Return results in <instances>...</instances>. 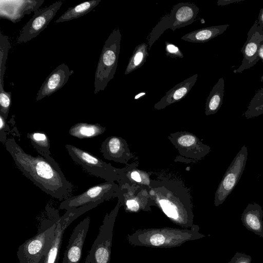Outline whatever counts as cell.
Here are the masks:
<instances>
[{
  "label": "cell",
  "instance_id": "1",
  "mask_svg": "<svg viewBox=\"0 0 263 263\" xmlns=\"http://www.w3.org/2000/svg\"><path fill=\"white\" fill-rule=\"evenodd\" d=\"M4 145L17 167L36 186L57 199L69 198L73 186L51 156L45 158L27 154L12 137Z\"/></svg>",
  "mask_w": 263,
  "mask_h": 263
},
{
  "label": "cell",
  "instance_id": "2",
  "mask_svg": "<svg viewBox=\"0 0 263 263\" xmlns=\"http://www.w3.org/2000/svg\"><path fill=\"white\" fill-rule=\"evenodd\" d=\"M199 230V227L195 224L189 229L167 227L138 229L132 234H128L126 239L134 246L171 248L205 237V235L200 233Z\"/></svg>",
  "mask_w": 263,
  "mask_h": 263
},
{
  "label": "cell",
  "instance_id": "3",
  "mask_svg": "<svg viewBox=\"0 0 263 263\" xmlns=\"http://www.w3.org/2000/svg\"><path fill=\"white\" fill-rule=\"evenodd\" d=\"M46 211L36 235L19 246L16 253L18 263H44L61 217L55 209L46 206Z\"/></svg>",
  "mask_w": 263,
  "mask_h": 263
},
{
  "label": "cell",
  "instance_id": "4",
  "mask_svg": "<svg viewBox=\"0 0 263 263\" xmlns=\"http://www.w3.org/2000/svg\"><path fill=\"white\" fill-rule=\"evenodd\" d=\"M121 34L118 28L113 30L103 47L95 74L94 93L104 90L117 69Z\"/></svg>",
  "mask_w": 263,
  "mask_h": 263
},
{
  "label": "cell",
  "instance_id": "5",
  "mask_svg": "<svg viewBox=\"0 0 263 263\" xmlns=\"http://www.w3.org/2000/svg\"><path fill=\"white\" fill-rule=\"evenodd\" d=\"M119 207L107 214L99 232L85 259V263H109L113 230Z\"/></svg>",
  "mask_w": 263,
  "mask_h": 263
},
{
  "label": "cell",
  "instance_id": "6",
  "mask_svg": "<svg viewBox=\"0 0 263 263\" xmlns=\"http://www.w3.org/2000/svg\"><path fill=\"white\" fill-rule=\"evenodd\" d=\"M248 158V148L243 145L226 172L215 194L216 206L221 204L231 193L242 175Z\"/></svg>",
  "mask_w": 263,
  "mask_h": 263
},
{
  "label": "cell",
  "instance_id": "7",
  "mask_svg": "<svg viewBox=\"0 0 263 263\" xmlns=\"http://www.w3.org/2000/svg\"><path fill=\"white\" fill-rule=\"evenodd\" d=\"M65 147L72 160L91 175L108 181L116 178L114 167L91 153L70 144Z\"/></svg>",
  "mask_w": 263,
  "mask_h": 263
},
{
  "label": "cell",
  "instance_id": "8",
  "mask_svg": "<svg viewBox=\"0 0 263 263\" xmlns=\"http://www.w3.org/2000/svg\"><path fill=\"white\" fill-rule=\"evenodd\" d=\"M62 5L63 2L58 1L35 11L22 29L17 43H26L37 36L47 28Z\"/></svg>",
  "mask_w": 263,
  "mask_h": 263
},
{
  "label": "cell",
  "instance_id": "9",
  "mask_svg": "<svg viewBox=\"0 0 263 263\" xmlns=\"http://www.w3.org/2000/svg\"><path fill=\"white\" fill-rule=\"evenodd\" d=\"M116 190L114 183L105 182L92 186L82 194L72 196L63 200L60 208L66 211L76 209L89 203L102 202L114 195Z\"/></svg>",
  "mask_w": 263,
  "mask_h": 263
},
{
  "label": "cell",
  "instance_id": "10",
  "mask_svg": "<svg viewBox=\"0 0 263 263\" xmlns=\"http://www.w3.org/2000/svg\"><path fill=\"white\" fill-rule=\"evenodd\" d=\"M102 202H96L68 210L60 217L55 229L54 238L51 247L48 253L44 263H58L59 253L64 232L70 224L80 216L96 207Z\"/></svg>",
  "mask_w": 263,
  "mask_h": 263
},
{
  "label": "cell",
  "instance_id": "11",
  "mask_svg": "<svg viewBox=\"0 0 263 263\" xmlns=\"http://www.w3.org/2000/svg\"><path fill=\"white\" fill-rule=\"evenodd\" d=\"M263 41V30L258 24L257 20L250 29L247 40L241 49L243 59L240 66L234 72L242 73L254 66L260 60L258 51Z\"/></svg>",
  "mask_w": 263,
  "mask_h": 263
},
{
  "label": "cell",
  "instance_id": "12",
  "mask_svg": "<svg viewBox=\"0 0 263 263\" xmlns=\"http://www.w3.org/2000/svg\"><path fill=\"white\" fill-rule=\"evenodd\" d=\"M44 2V0H1V18L15 23L25 15L39 10Z\"/></svg>",
  "mask_w": 263,
  "mask_h": 263
},
{
  "label": "cell",
  "instance_id": "13",
  "mask_svg": "<svg viewBox=\"0 0 263 263\" xmlns=\"http://www.w3.org/2000/svg\"><path fill=\"white\" fill-rule=\"evenodd\" d=\"M90 219L85 218L74 228L64 254L62 263H79Z\"/></svg>",
  "mask_w": 263,
  "mask_h": 263
},
{
  "label": "cell",
  "instance_id": "14",
  "mask_svg": "<svg viewBox=\"0 0 263 263\" xmlns=\"http://www.w3.org/2000/svg\"><path fill=\"white\" fill-rule=\"evenodd\" d=\"M199 8L194 3H179L176 4L170 13L164 15L168 29L175 31L193 23L199 12Z\"/></svg>",
  "mask_w": 263,
  "mask_h": 263
},
{
  "label": "cell",
  "instance_id": "15",
  "mask_svg": "<svg viewBox=\"0 0 263 263\" xmlns=\"http://www.w3.org/2000/svg\"><path fill=\"white\" fill-rule=\"evenodd\" d=\"M72 72L65 63L57 66L51 72L41 85L37 93L36 101L49 96L63 87L67 82Z\"/></svg>",
  "mask_w": 263,
  "mask_h": 263
},
{
  "label": "cell",
  "instance_id": "16",
  "mask_svg": "<svg viewBox=\"0 0 263 263\" xmlns=\"http://www.w3.org/2000/svg\"><path fill=\"white\" fill-rule=\"evenodd\" d=\"M197 77L198 74H195L174 86L155 105V108H163L182 100L191 90L197 81Z\"/></svg>",
  "mask_w": 263,
  "mask_h": 263
},
{
  "label": "cell",
  "instance_id": "17",
  "mask_svg": "<svg viewBox=\"0 0 263 263\" xmlns=\"http://www.w3.org/2000/svg\"><path fill=\"white\" fill-rule=\"evenodd\" d=\"M263 211L256 203H249L243 212L241 220L249 231L263 238Z\"/></svg>",
  "mask_w": 263,
  "mask_h": 263
},
{
  "label": "cell",
  "instance_id": "18",
  "mask_svg": "<svg viewBox=\"0 0 263 263\" xmlns=\"http://www.w3.org/2000/svg\"><path fill=\"white\" fill-rule=\"evenodd\" d=\"M229 26L224 24L202 28L184 34L181 39L192 43H205L222 34Z\"/></svg>",
  "mask_w": 263,
  "mask_h": 263
},
{
  "label": "cell",
  "instance_id": "19",
  "mask_svg": "<svg viewBox=\"0 0 263 263\" xmlns=\"http://www.w3.org/2000/svg\"><path fill=\"white\" fill-rule=\"evenodd\" d=\"M224 92V81L223 78L218 79L213 87L205 103L206 115L216 113L220 108L223 101Z\"/></svg>",
  "mask_w": 263,
  "mask_h": 263
},
{
  "label": "cell",
  "instance_id": "20",
  "mask_svg": "<svg viewBox=\"0 0 263 263\" xmlns=\"http://www.w3.org/2000/svg\"><path fill=\"white\" fill-rule=\"evenodd\" d=\"M105 130V127L98 123L79 122L72 125L68 133L72 137L79 139H87L101 135Z\"/></svg>",
  "mask_w": 263,
  "mask_h": 263
},
{
  "label": "cell",
  "instance_id": "21",
  "mask_svg": "<svg viewBox=\"0 0 263 263\" xmlns=\"http://www.w3.org/2000/svg\"><path fill=\"white\" fill-rule=\"evenodd\" d=\"M101 1V0L88 1L70 7L55 22H67L83 16L93 9Z\"/></svg>",
  "mask_w": 263,
  "mask_h": 263
},
{
  "label": "cell",
  "instance_id": "22",
  "mask_svg": "<svg viewBox=\"0 0 263 263\" xmlns=\"http://www.w3.org/2000/svg\"><path fill=\"white\" fill-rule=\"evenodd\" d=\"M27 136L40 155L45 158L51 155L50 140L45 133L35 131L28 133Z\"/></svg>",
  "mask_w": 263,
  "mask_h": 263
},
{
  "label": "cell",
  "instance_id": "23",
  "mask_svg": "<svg viewBox=\"0 0 263 263\" xmlns=\"http://www.w3.org/2000/svg\"><path fill=\"white\" fill-rule=\"evenodd\" d=\"M148 45L145 43H142L135 47L125 69V74H129L144 64L148 55Z\"/></svg>",
  "mask_w": 263,
  "mask_h": 263
},
{
  "label": "cell",
  "instance_id": "24",
  "mask_svg": "<svg viewBox=\"0 0 263 263\" xmlns=\"http://www.w3.org/2000/svg\"><path fill=\"white\" fill-rule=\"evenodd\" d=\"M121 150V141L116 137L108 138L101 145V152L104 157L108 159H117L120 156L119 154Z\"/></svg>",
  "mask_w": 263,
  "mask_h": 263
},
{
  "label": "cell",
  "instance_id": "25",
  "mask_svg": "<svg viewBox=\"0 0 263 263\" xmlns=\"http://www.w3.org/2000/svg\"><path fill=\"white\" fill-rule=\"evenodd\" d=\"M263 114V87L259 89L251 100L243 116L247 119Z\"/></svg>",
  "mask_w": 263,
  "mask_h": 263
},
{
  "label": "cell",
  "instance_id": "26",
  "mask_svg": "<svg viewBox=\"0 0 263 263\" xmlns=\"http://www.w3.org/2000/svg\"><path fill=\"white\" fill-rule=\"evenodd\" d=\"M10 47L8 37L0 33V92L5 91L4 88V77L5 70V64L8 53Z\"/></svg>",
  "mask_w": 263,
  "mask_h": 263
},
{
  "label": "cell",
  "instance_id": "27",
  "mask_svg": "<svg viewBox=\"0 0 263 263\" xmlns=\"http://www.w3.org/2000/svg\"><path fill=\"white\" fill-rule=\"evenodd\" d=\"M11 101V92H0V115L7 120Z\"/></svg>",
  "mask_w": 263,
  "mask_h": 263
},
{
  "label": "cell",
  "instance_id": "28",
  "mask_svg": "<svg viewBox=\"0 0 263 263\" xmlns=\"http://www.w3.org/2000/svg\"><path fill=\"white\" fill-rule=\"evenodd\" d=\"M165 52L166 55L167 57H170L173 58H183V54L180 49L175 45L165 42Z\"/></svg>",
  "mask_w": 263,
  "mask_h": 263
},
{
  "label": "cell",
  "instance_id": "29",
  "mask_svg": "<svg viewBox=\"0 0 263 263\" xmlns=\"http://www.w3.org/2000/svg\"><path fill=\"white\" fill-rule=\"evenodd\" d=\"M9 130L6 120L0 115V141L4 144L8 139L7 135L8 134Z\"/></svg>",
  "mask_w": 263,
  "mask_h": 263
},
{
  "label": "cell",
  "instance_id": "30",
  "mask_svg": "<svg viewBox=\"0 0 263 263\" xmlns=\"http://www.w3.org/2000/svg\"><path fill=\"white\" fill-rule=\"evenodd\" d=\"M252 258L244 253L236 252L228 263H251Z\"/></svg>",
  "mask_w": 263,
  "mask_h": 263
},
{
  "label": "cell",
  "instance_id": "31",
  "mask_svg": "<svg viewBox=\"0 0 263 263\" xmlns=\"http://www.w3.org/2000/svg\"><path fill=\"white\" fill-rule=\"evenodd\" d=\"M178 142L181 146H190L195 143L196 138L191 135H184L178 139Z\"/></svg>",
  "mask_w": 263,
  "mask_h": 263
},
{
  "label": "cell",
  "instance_id": "32",
  "mask_svg": "<svg viewBox=\"0 0 263 263\" xmlns=\"http://www.w3.org/2000/svg\"><path fill=\"white\" fill-rule=\"evenodd\" d=\"M126 205L127 209L131 212H138L140 209L139 202L135 199L127 200Z\"/></svg>",
  "mask_w": 263,
  "mask_h": 263
},
{
  "label": "cell",
  "instance_id": "33",
  "mask_svg": "<svg viewBox=\"0 0 263 263\" xmlns=\"http://www.w3.org/2000/svg\"><path fill=\"white\" fill-rule=\"evenodd\" d=\"M257 21L258 26L263 30V8L260 10Z\"/></svg>",
  "mask_w": 263,
  "mask_h": 263
},
{
  "label": "cell",
  "instance_id": "34",
  "mask_svg": "<svg viewBox=\"0 0 263 263\" xmlns=\"http://www.w3.org/2000/svg\"><path fill=\"white\" fill-rule=\"evenodd\" d=\"M132 178L136 182H140L141 181V179L139 174L136 171L133 172L131 174Z\"/></svg>",
  "mask_w": 263,
  "mask_h": 263
},
{
  "label": "cell",
  "instance_id": "35",
  "mask_svg": "<svg viewBox=\"0 0 263 263\" xmlns=\"http://www.w3.org/2000/svg\"><path fill=\"white\" fill-rule=\"evenodd\" d=\"M239 2L238 1H218L217 2V5H228L229 3H234V2Z\"/></svg>",
  "mask_w": 263,
  "mask_h": 263
},
{
  "label": "cell",
  "instance_id": "36",
  "mask_svg": "<svg viewBox=\"0 0 263 263\" xmlns=\"http://www.w3.org/2000/svg\"><path fill=\"white\" fill-rule=\"evenodd\" d=\"M258 56L260 58V59L261 60L262 63H263V41L260 44L259 51H258Z\"/></svg>",
  "mask_w": 263,
  "mask_h": 263
},
{
  "label": "cell",
  "instance_id": "37",
  "mask_svg": "<svg viewBox=\"0 0 263 263\" xmlns=\"http://www.w3.org/2000/svg\"><path fill=\"white\" fill-rule=\"evenodd\" d=\"M263 81V76L261 78V81L262 82Z\"/></svg>",
  "mask_w": 263,
  "mask_h": 263
}]
</instances>
